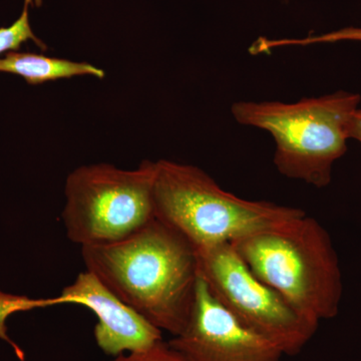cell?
<instances>
[{"mask_svg": "<svg viewBox=\"0 0 361 361\" xmlns=\"http://www.w3.org/2000/svg\"><path fill=\"white\" fill-rule=\"evenodd\" d=\"M56 299L59 305L77 304L94 312L97 346L113 357L145 350L163 341L160 329L121 300L90 271L80 273Z\"/></svg>", "mask_w": 361, "mask_h": 361, "instance_id": "ba28073f", "label": "cell"}, {"mask_svg": "<svg viewBox=\"0 0 361 361\" xmlns=\"http://www.w3.org/2000/svg\"><path fill=\"white\" fill-rule=\"evenodd\" d=\"M156 161L134 170L110 164L82 166L68 175L63 218L66 235L80 247L127 238L155 218Z\"/></svg>", "mask_w": 361, "mask_h": 361, "instance_id": "5b68a950", "label": "cell"}, {"mask_svg": "<svg viewBox=\"0 0 361 361\" xmlns=\"http://www.w3.org/2000/svg\"><path fill=\"white\" fill-rule=\"evenodd\" d=\"M0 58V73H13L30 85L42 84L61 78L92 75L104 78V71L87 63L49 58L42 54L11 51Z\"/></svg>", "mask_w": 361, "mask_h": 361, "instance_id": "9c48e42d", "label": "cell"}, {"mask_svg": "<svg viewBox=\"0 0 361 361\" xmlns=\"http://www.w3.org/2000/svg\"><path fill=\"white\" fill-rule=\"evenodd\" d=\"M59 305L56 297L33 299L27 296L13 295L0 291V339L6 341L16 351V355L21 361H25V353L7 336L6 320L11 314L20 311L37 310Z\"/></svg>", "mask_w": 361, "mask_h": 361, "instance_id": "30bf717a", "label": "cell"}, {"mask_svg": "<svg viewBox=\"0 0 361 361\" xmlns=\"http://www.w3.org/2000/svg\"><path fill=\"white\" fill-rule=\"evenodd\" d=\"M360 102V94L338 90L293 104L238 102L231 111L236 122L272 135L280 174L324 188L331 183L334 163L348 151Z\"/></svg>", "mask_w": 361, "mask_h": 361, "instance_id": "3957f363", "label": "cell"}, {"mask_svg": "<svg viewBox=\"0 0 361 361\" xmlns=\"http://www.w3.org/2000/svg\"><path fill=\"white\" fill-rule=\"evenodd\" d=\"M342 40H353L361 42V28L348 27L320 35L312 39H308L307 42H336Z\"/></svg>", "mask_w": 361, "mask_h": 361, "instance_id": "4fadbf2b", "label": "cell"}, {"mask_svg": "<svg viewBox=\"0 0 361 361\" xmlns=\"http://www.w3.org/2000/svg\"><path fill=\"white\" fill-rule=\"evenodd\" d=\"M231 244L252 272L318 327L339 312L341 263L331 237L305 212Z\"/></svg>", "mask_w": 361, "mask_h": 361, "instance_id": "7a4b0ae2", "label": "cell"}, {"mask_svg": "<svg viewBox=\"0 0 361 361\" xmlns=\"http://www.w3.org/2000/svg\"><path fill=\"white\" fill-rule=\"evenodd\" d=\"M154 215L195 250L232 243L304 213L272 202L250 201L225 191L202 169L156 161Z\"/></svg>", "mask_w": 361, "mask_h": 361, "instance_id": "277c9868", "label": "cell"}, {"mask_svg": "<svg viewBox=\"0 0 361 361\" xmlns=\"http://www.w3.org/2000/svg\"><path fill=\"white\" fill-rule=\"evenodd\" d=\"M111 361H188L177 350L171 348L168 342L159 341L155 345L135 351V353H123L114 357Z\"/></svg>", "mask_w": 361, "mask_h": 361, "instance_id": "7c38bea8", "label": "cell"}, {"mask_svg": "<svg viewBox=\"0 0 361 361\" xmlns=\"http://www.w3.org/2000/svg\"><path fill=\"white\" fill-rule=\"evenodd\" d=\"M85 268L161 331L178 336L196 298V250L154 218L127 238L82 247Z\"/></svg>", "mask_w": 361, "mask_h": 361, "instance_id": "6da1fadb", "label": "cell"}, {"mask_svg": "<svg viewBox=\"0 0 361 361\" xmlns=\"http://www.w3.org/2000/svg\"><path fill=\"white\" fill-rule=\"evenodd\" d=\"M27 40H32L44 49V45L35 37L30 27L27 6H25L23 13L16 23L8 27L0 28V54L8 51H16L21 44Z\"/></svg>", "mask_w": 361, "mask_h": 361, "instance_id": "8fae6325", "label": "cell"}, {"mask_svg": "<svg viewBox=\"0 0 361 361\" xmlns=\"http://www.w3.org/2000/svg\"><path fill=\"white\" fill-rule=\"evenodd\" d=\"M199 276L223 306L249 329L274 343L284 355L300 353L317 327L253 272L231 244L196 250Z\"/></svg>", "mask_w": 361, "mask_h": 361, "instance_id": "8992f818", "label": "cell"}, {"mask_svg": "<svg viewBox=\"0 0 361 361\" xmlns=\"http://www.w3.org/2000/svg\"><path fill=\"white\" fill-rule=\"evenodd\" d=\"M350 139L356 140L361 144V110L358 109L353 116L350 128Z\"/></svg>", "mask_w": 361, "mask_h": 361, "instance_id": "5bb4252c", "label": "cell"}, {"mask_svg": "<svg viewBox=\"0 0 361 361\" xmlns=\"http://www.w3.org/2000/svg\"><path fill=\"white\" fill-rule=\"evenodd\" d=\"M40 4V0H25V6H33V4H35V6H39Z\"/></svg>", "mask_w": 361, "mask_h": 361, "instance_id": "9a60e30c", "label": "cell"}, {"mask_svg": "<svg viewBox=\"0 0 361 361\" xmlns=\"http://www.w3.org/2000/svg\"><path fill=\"white\" fill-rule=\"evenodd\" d=\"M168 343L188 361H281L284 355L226 310L200 276L186 327Z\"/></svg>", "mask_w": 361, "mask_h": 361, "instance_id": "52a82bcc", "label": "cell"}]
</instances>
